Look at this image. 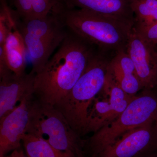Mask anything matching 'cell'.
Listing matches in <instances>:
<instances>
[{
  "label": "cell",
  "instance_id": "20",
  "mask_svg": "<svg viewBox=\"0 0 157 157\" xmlns=\"http://www.w3.org/2000/svg\"><path fill=\"white\" fill-rule=\"evenodd\" d=\"M2 157H28L26 155L25 151L22 147L15 150L10 153L9 155Z\"/></svg>",
  "mask_w": 157,
  "mask_h": 157
},
{
  "label": "cell",
  "instance_id": "22",
  "mask_svg": "<svg viewBox=\"0 0 157 157\" xmlns=\"http://www.w3.org/2000/svg\"><path fill=\"white\" fill-rule=\"evenodd\" d=\"M154 124L155 128L157 132V114L155 118L154 121Z\"/></svg>",
  "mask_w": 157,
  "mask_h": 157
},
{
  "label": "cell",
  "instance_id": "2",
  "mask_svg": "<svg viewBox=\"0 0 157 157\" xmlns=\"http://www.w3.org/2000/svg\"><path fill=\"white\" fill-rule=\"evenodd\" d=\"M68 30L98 48L118 52L126 50L133 25L115 18L59 3L52 10Z\"/></svg>",
  "mask_w": 157,
  "mask_h": 157
},
{
  "label": "cell",
  "instance_id": "4",
  "mask_svg": "<svg viewBox=\"0 0 157 157\" xmlns=\"http://www.w3.org/2000/svg\"><path fill=\"white\" fill-rule=\"evenodd\" d=\"M112 122L83 140L86 157H94L124 134L154 121L157 114V93L154 89H143Z\"/></svg>",
  "mask_w": 157,
  "mask_h": 157
},
{
  "label": "cell",
  "instance_id": "16",
  "mask_svg": "<svg viewBox=\"0 0 157 157\" xmlns=\"http://www.w3.org/2000/svg\"><path fill=\"white\" fill-rule=\"evenodd\" d=\"M22 144L28 157H64L46 140L32 133L24 135Z\"/></svg>",
  "mask_w": 157,
  "mask_h": 157
},
{
  "label": "cell",
  "instance_id": "21",
  "mask_svg": "<svg viewBox=\"0 0 157 157\" xmlns=\"http://www.w3.org/2000/svg\"><path fill=\"white\" fill-rule=\"evenodd\" d=\"M51 4H52L54 7L56 6L60 2V0H46Z\"/></svg>",
  "mask_w": 157,
  "mask_h": 157
},
{
  "label": "cell",
  "instance_id": "7",
  "mask_svg": "<svg viewBox=\"0 0 157 157\" xmlns=\"http://www.w3.org/2000/svg\"><path fill=\"white\" fill-rule=\"evenodd\" d=\"M157 153L154 121L130 130L94 157H150Z\"/></svg>",
  "mask_w": 157,
  "mask_h": 157
},
{
  "label": "cell",
  "instance_id": "1",
  "mask_svg": "<svg viewBox=\"0 0 157 157\" xmlns=\"http://www.w3.org/2000/svg\"><path fill=\"white\" fill-rule=\"evenodd\" d=\"M98 48L68 30L56 52L35 74V100L56 107L76 84Z\"/></svg>",
  "mask_w": 157,
  "mask_h": 157
},
{
  "label": "cell",
  "instance_id": "11",
  "mask_svg": "<svg viewBox=\"0 0 157 157\" xmlns=\"http://www.w3.org/2000/svg\"><path fill=\"white\" fill-rule=\"evenodd\" d=\"M60 2L68 8L83 9L134 26L131 0H60Z\"/></svg>",
  "mask_w": 157,
  "mask_h": 157
},
{
  "label": "cell",
  "instance_id": "19",
  "mask_svg": "<svg viewBox=\"0 0 157 157\" xmlns=\"http://www.w3.org/2000/svg\"><path fill=\"white\" fill-rule=\"evenodd\" d=\"M133 29L142 39L152 45H157V22L144 28Z\"/></svg>",
  "mask_w": 157,
  "mask_h": 157
},
{
  "label": "cell",
  "instance_id": "9",
  "mask_svg": "<svg viewBox=\"0 0 157 157\" xmlns=\"http://www.w3.org/2000/svg\"><path fill=\"white\" fill-rule=\"evenodd\" d=\"M126 51L135 65L143 89L157 86V45L147 42L132 29Z\"/></svg>",
  "mask_w": 157,
  "mask_h": 157
},
{
  "label": "cell",
  "instance_id": "6",
  "mask_svg": "<svg viewBox=\"0 0 157 157\" xmlns=\"http://www.w3.org/2000/svg\"><path fill=\"white\" fill-rule=\"evenodd\" d=\"M107 97H96L90 107L84 135L95 133L113 121L127 108L135 96L127 94L107 71L102 90Z\"/></svg>",
  "mask_w": 157,
  "mask_h": 157
},
{
  "label": "cell",
  "instance_id": "3",
  "mask_svg": "<svg viewBox=\"0 0 157 157\" xmlns=\"http://www.w3.org/2000/svg\"><path fill=\"white\" fill-rule=\"evenodd\" d=\"M115 54L98 48L73 88L55 107L81 137L90 107L104 87L109 63Z\"/></svg>",
  "mask_w": 157,
  "mask_h": 157
},
{
  "label": "cell",
  "instance_id": "23",
  "mask_svg": "<svg viewBox=\"0 0 157 157\" xmlns=\"http://www.w3.org/2000/svg\"><path fill=\"white\" fill-rule=\"evenodd\" d=\"M150 157H157V153L155 154L152 155Z\"/></svg>",
  "mask_w": 157,
  "mask_h": 157
},
{
  "label": "cell",
  "instance_id": "8",
  "mask_svg": "<svg viewBox=\"0 0 157 157\" xmlns=\"http://www.w3.org/2000/svg\"><path fill=\"white\" fill-rule=\"evenodd\" d=\"M34 100V96L25 98L11 112L0 119V157L21 147Z\"/></svg>",
  "mask_w": 157,
  "mask_h": 157
},
{
  "label": "cell",
  "instance_id": "18",
  "mask_svg": "<svg viewBox=\"0 0 157 157\" xmlns=\"http://www.w3.org/2000/svg\"><path fill=\"white\" fill-rule=\"evenodd\" d=\"M32 3L34 17H45L54 8V6L46 0H32Z\"/></svg>",
  "mask_w": 157,
  "mask_h": 157
},
{
  "label": "cell",
  "instance_id": "10",
  "mask_svg": "<svg viewBox=\"0 0 157 157\" xmlns=\"http://www.w3.org/2000/svg\"><path fill=\"white\" fill-rule=\"evenodd\" d=\"M34 76L32 71L19 75L9 71L0 75V119L24 99L34 96Z\"/></svg>",
  "mask_w": 157,
  "mask_h": 157
},
{
  "label": "cell",
  "instance_id": "13",
  "mask_svg": "<svg viewBox=\"0 0 157 157\" xmlns=\"http://www.w3.org/2000/svg\"><path fill=\"white\" fill-rule=\"evenodd\" d=\"M17 30L21 35L26 49L30 56L33 66L31 71L35 74L42 70L50 59L53 52L66 37L38 36L21 30Z\"/></svg>",
  "mask_w": 157,
  "mask_h": 157
},
{
  "label": "cell",
  "instance_id": "17",
  "mask_svg": "<svg viewBox=\"0 0 157 157\" xmlns=\"http://www.w3.org/2000/svg\"><path fill=\"white\" fill-rule=\"evenodd\" d=\"M17 14L21 20L34 17L32 0H14Z\"/></svg>",
  "mask_w": 157,
  "mask_h": 157
},
{
  "label": "cell",
  "instance_id": "12",
  "mask_svg": "<svg viewBox=\"0 0 157 157\" xmlns=\"http://www.w3.org/2000/svg\"><path fill=\"white\" fill-rule=\"evenodd\" d=\"M108 70L122 89L129 95H136L143 90L135 65L126 50L116 52L109 63Z\"/></svg>",
  "mask_w": 157,
  "mask_h": 157
},
{
  "label": "cell",
  "instance_id": "14",
  "mask_svg": "<svg viewBox=\"0 0 157 157\" xmlns=\"http://www.w3.org/2000/svg\"><path fill=\"white\" fill-rule=\"evenodd\" d=\"M2 45L9 69L18 75L25 73L26 49L17 29L9 33Z\"/></svg>",
  "mask_w": 157,
  "mask_h": 157
},
{
  "label": "cell",
  "instance_id": "5",
  "mask_svg": "<svg viewBox=\"0 0 157 157\" xmlns=\"http://www.w3.org/2000/svg\"><path fill=\"white\" fill-rule=\"evenodd\" d=\"M27 132L43 138L64 157H86L83 139L63 114L35 99Z\"/></svg>",
  "mask_w": 157,
  "mask_h": 157
},
{
  "label": "cell",
  "instance_id": "15",
  "mask_svg": "<svg viewBox=\"0 0 157 157\" xmlns=\"http://www.w3.org/2000/svg\"><path fill=\"white\" fill-rule=\"evenodd\" d=\"M135 16L133 28H144L157 22V0H131Z\"/></svg>",
  "mask_w": 157,
  "mask_h": 157
}]
</instances>
